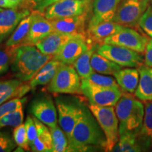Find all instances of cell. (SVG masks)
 <instances>
[{"label": "cell", "instance_id": "1", "mask_svg": "<svg viewBox=\"0 0 152 152\" xmlns=\"http://www.w3.org/2000/svg\"><path fill=\"white\" fill-rule=\"evenodd\" d=\"M68 142V151H89L96 149L105 151V134L89 106L84 104Z\"/></svg>", "mask_w": 152, "mask_h": 152}, {"label": "cell", "instance_id": "2", "mask_svg": "<svg viewBox=\"0 0 152 152\" xmlns=\"http://www.w3.org/2000/svg\"><path fill=\"white\" fill-rule=\"evenodd\" d=\"M53 58V55L43 54L35 45H19L11 66V71L16 78L25 83L30 80Z\"/></svg>", "mask_w": 152, "mask_h": 152}, {"label": "cell", "instance_id": "3", "mask_svg": "<svg viewBox=\"0 0 152 152\" xmlns=\"http://www.w3.org/2000/svg\"><path fill=\"white\" fill-rule=\"evenodd\" d=\"M119 121V134L125 132L139 134L141 130L144 115V105L130 94L125 93L115 108Z\"/></svg>", "mask_w": 152, "mask_h": 152}, {"label": "cell", "instance_id": "4", "mask_svg": "<svg viewBox=\"0 0 152 152\" xmlns=\"http://www.w3.org/2000/svg\"><path fill=\"white\" fill-rule=\"evenodd\" d=\"M106 136V151H112L119 140V121L113 106L89 105Z\"/></svg>", "mask_w": 152, "mask_h": 152}, {"label": "cell", "instance_id": "5", "mask_svg": "<svg viewBox=\"0 0 152 152\" xmlns=\"http://www.w3.org/2000/svg\"><path fill=\"white\" fill-rule=\"evenodd\" d=\"M47 90L57 94H80L81 78L73 66L61 63Z\"/></svg>", "mask_w": 152, "mask_h": 152}, {"label": "cell", "instance_id": "6", "mask_svg": "<svg viewBox=\"0 0 152 152\" xmlns=\"http://www.w3.org/2000/svg\"><path fill=\"white\" fill-rule=\"evenodd\" d=\"M55 101L58 123L69 140L80 115L83 103L77 98L72 96H59Z\"/></svg>", "mask_w": 152, "mask_h": 152}, {"label": "cell", "instance_id": "7", "mask_svg": "<svg viewBox=\"0 0 152 152\" xmlns=\"http://www.w3.org/2000/svg\"><path fill=\"white\" fill-rule=\"evenodd\" d=\"M96 52L121 67L139 68L144 61L141 53L118 45L104 43L97 47Z\"/></svg>", "mask_w": 152, "mask_h": 152}, {"label": "cell", "instance_id": "8", "mask_svg": "<svg viewBox=\"0 0 152 152\" xmlns=\"http://www.w3.org/2000/svg\"><path fill=\"white\" fill-rule=\"evenodd\" d=\"M149 4L150 0H121L112 20L125 27L135 28Z\"/></svg>", "mask_w": 152, "mask_h": 152}, {"label": "cell", "instance_id": "9", "mask_svg": "<svg viewBox=\"0 0 152 152\" xmlns=\"http://www.w3.org/2000/svg\"><path fill=\"white\" fill-rule=\"evenodd\" d=\"M81 90L91 104L102 106H115L123 94L120 87L96 86L83 79H81Z\"/></svg>", "mask_w": 152, "mask_h": 152}, {"label": "cell", "instance_id": "10", "mask_svg": "<svg viewBox=\"0 0 152 152\" xmlns=\"http://www.w3.org/2000/svg\"><path fill=\"white\" fill-rule=\"evenodd\" d=\"M90 0H60L45 9V16L52 20L83 14L88 11Z\"/></svg>", "mask_w": 152, "mask_h": 152}, {"label": "cell", "instance_id": "11", "mask_svg": "<svg viewBox=\"0 0 152 152\" xmlns=\"http://www.w3.org/2000/svg\"><path fill=\"white\" fill-rule=\"evenodd\" d=\"M29 111L49 128L58 125L57 109L50 95L41 94L36 96L30 104Z\"/></svg>", "mask_w": 152, "mask_h": 152}, {"label": "cell", "instance_id": "12", "mask_svg": "<svg viewBox=\"0 0 152 152\" xmlns=\"http://www.w3.org/2000/svg\"><path fill=\"white\" fill-rule=\"evenodd\" d=\"M149 40L134 29L123 26L118 33L106 38L104 43L127 47L142 54L145 52Z\"/></svg>", "mask_w": 152, "mask_h": 152}, {"label": "cell", "instance_id": "13", "mask_svg": "<svg viewBox=\"0 0 152 152\" xmlns=\"http://www.w3.org/2000/svg\"><path fill=\"white\" fill-rule=\"evenodd\" d=\"M90 41L83 34L75 35L62 47L59 52L54 55L53 58L63 64L72 65L83 53L88 49L91 45Z\"/></svg>", "mask_w": 152, "mask_h": 152}, {"label": "cell", "instance_id": "14", "mask_svg": "<svg viewBox=\"0 0 152 152\" xmlns=\"http://www.w3.org/2000/svg\"><path fill=\"white\" fill-rule=\"evenodd\" d=\"M31 13L28 9L10 8L0 11V43L14 33L18 25Z\"/></svg>", "mask_w": 152, "mask_h": 152}, {"label": "cell", "instance_id": "15", "mask_svg": "<svg viewBox=\"0 0 152 152\" xmlns=\"http://www.w3.org/2000/svg\"><path fill=\"white\" fill-rule=\"evenodd\" d=\"M33 13V18L28 37L22 45H35L49 34L54 32L52 21L42 15L40 11Z\"/></svg>", "mask_w": 152, "mask_h": 152}, {"label": "cell", "instance_id": "16", "mask_svg": "<svg viewBox=\"0 0 152 152\" xmlns=\"http://www.w3.org/2000/svg\"><path fill=\"white\" fill-rule=\"evenodd\" d=\"M121 0H94L88 27L113 20Z\"/></svg>", "mask_w": 152, "mask_h": 152}, {"label": "cell", "instance_id": "17", "mask_svg": "<svg viewBox=\"0 0 152 152\" xmlns=\"http://www.w3.org/2000/svg\"><path fill=\"white\" fill-rule=\"evenodd\" d=\"M87 13L79 16L58 18L52 20L54 30L58 33L72 34V35H85V27L87 18Z\"/></svg>", "mask_w": 152, "mask_h": 152}, {"label": "cell", "instance_id": "18", "mask_svg": "<svg viewBox=\"0 0 152 152\" xmlns=\"http://www.w3.org/2000/svg\"><path fill=\"white\" fill-rule=\"evenodd\" d=\"M75 35H77L54 31L36 44L35 46L43 54L54 56Z\"/></svg>", "mask_w": 152, "mask_h": 152}, {"label": "cell", "instance_id": "19", "mask_svg": "<svg viewBox=\"0 0 152 152\" xmlns=\"http://www.w3.org/2000/svg\"><path fill=\"white\" fill-rule=\"evenodd\" d=\"M23 83L17 78L0 81V105L9 99L21 98L29 92L31 90L30 84Z\"/></svg>", "mask_w": 152, "mask_h": 152}, {"label": "cell", "instance_id": "20", "mask_svg": "<svg viewBox=\"0 0 152 152\" xmlns=\"http://www.w3.org/2000/svg\"><path fill=\"white\" fill-rule=\"evenodd\" d=\"M37 130V136L33 144L30 146V149L35 152H53V142L51 131L49 128L33 116Z\"/></svg>", "mask_w": 152, "mask_h": 152}, {"label": "cell", "instance_id": "21", "mask_svg": "<svg viewBox=\"0 0 152 152\" xmlns=\"http://www.w3.org/2000/svg\"><path fill=\"white\" fill-rule=\"evenodd\" d=\"M118 85L125 92L134 93L140 80V72L136 68H125L113 75Z\"/></svg>", "mask_w": 152, "mask_h": 152}, {"label": "cell", "instance_id": "22", "mask_svg": "<svg viewBox=\"0 0 152 152\" xmlns=\"http://www.w3.org/2000/svg\"><path fill=\"white\" fill-rule=\"evenodd\" d=\"M140 80L134 94L142 102L152 100V67L141 66L139 67Z\"/></svg>", "mask_w": 152, "mask_h": 152}, {"label": "cell", "instance_id": "23", "mask_svg": "<svg viewBox=\"0 0 152 152\" xmlns=\"http://www.w3.org/2000/svg\"><path fill=\"white\" fill-rule=\"evenodd\" d=\"M123 27V26L113 22V20L105 21L88 27L87 34L92 40L96 42H104L106 38L118 33Z\"/></svg>", "mask_w": 152, "mask_h": 152}, {"label": "cell", "instance_id": "24", "mask_svg": "<svg viewBox=\"0 0 152 152\" xmlns=\"http://www.w3.org/2000/svg\"><path fill=\"white\" fill-rule=\"evenodd\" d=\"M143 124L139 133V139L146 151L152 150V100L144 102Z\"/></svg>", "mask_w": 152, "mask_h": 152}, {"label": "cell", "instance_id": "25", "mask_svg": "<svg viewBox=\"0 0 152 152\" xmlns=\"http://www.w3.org/2000/svg\"><path fill=\"white\" fill-rule=\"evenodd\" d=\"M61 64V62L54 58L47 62L30 80L29 84L31 89H35L37 86L45 85L50 83Z\"/></svg>", "mask_w": 152, "mask_h": 152}, {"label": "cell", "instance_id": "26", "mask_svg": "<svg viewBox=\"0 0 152 152\" xmlns=\"http://www.w3.org/2000/svg\"><path fill=\"white\" fill-rule=\"evenodd\" d=\"M146 149L139 139V134L125 132L119 134V140L112 151L138 152L145 151Z\"/></svg>", "mask_w": 152, "mask_h": 152}, {"label": "cell", "instance_id": "27", "mask_svg": "<svg viewBox=\"0 0 152 152\" xmlns=\"http://www.w3.org/2000/svg\"><path fill=\"white\" fill-rule=\"evenodd\" d=\"M90 63L93 71L103 75H113L122 68L118 64L95 52L92 55Z\"/></svg>", "mask_w": 152, "mask_h": 152}, {"label": "cell", "instance_id": "28", "mask_svg": "<svg viewBox=\"0 0 152 152\" xmlns=\"http://www.w3.org/2000/svg\"><path fill=\"white\" fill-rule=\"evenodd\" d=\"M33 18V13L25 17L19 23L14 33L11 34L7 41L6 42L5 45L8 47H15L23 44L29 33Z\"/></svg>", "mask_w": 152, "mask_h": 152}, {"label": "cell", "instance_id": "29", "mask_svg": "<svg viewBox=\"0 0 152 152\" xmlns=\"http://www.w3.org/2000/svg\"><path fill=\"white\" fill-rule=\"evenodd\" d=\"M97 45H91L87 50L83 53L77 60L73 64V67L77 72L81 79H85L94 73L92 66H91V57L95 50H96Z\"/></svg>", "mask_w": 152, "mask_h": 152}, {"label": "cell", "instance_id": "30", "mask_svg": "<svg viewBox=\"0 0 152 152\" xmlns=\"http://www.w3.org/2000/svg\"><path fill=\"white\" fill-rule=\"evenodd\" d=\"M52 137L53 152L68 151L69 142L66 133L57 125L55 128H50Z\"/></svg>", "mask_w": 152, "mask_h": 152}, {"label": "cell", "instance_id": "31", "mask_svg": "<svg viewBox=\"0 0 152 152\" xmlns=\"http://www.w3.org/2000/svg\"><path fill=\"white\" fill-rule=\"evenodd\" d=\"M18 46H0V76L7 73L12 64Z\"/></svg>", "mask_w": 152, "mask_h": 152}, {"label": "cell", "instance_id": "32", "mask_svg": "<svg viewBox=\"0 0 152 152\" xmlns=\"http://www.w3.org/2000/svg\"><path fill=\"white\" fill-rule=\"evenodd\" d=\"M23 106H21L16 111L11 112L0 118V128L6 126L16 128L22 124L23 121Z\"/></svg>", "mask_w": 152, "mask_h": 152}, {"label": "cell", "instance_id": "33", "mask_svg": "<svg viewBox=\"0 0 152 152\" xmlns=\"http://www.w3.org/2000/svg\"><path fill=\"white\" fill-rule=\"evenodd\" d=\"M90 84L104 87H119L115 79L110 76H105L102 74L92 73L87 78L83 79Z\"/></svg>", "mask_w": 152, "mask_h": 152}, {"label": "cell", "instance_id": "34", "mask_svg": "<svg viewBox=\"0 0 152 152\" xmlns=\"http://www.w3.org/2000/svg\"><path fill=\"white\" fill-rule=\"evenodd\" d=\"M13 138L18 147H20L24 151H28L29 149L30 146L28 144L27 132H26L25 124L22 123L16 127L13 132Z\"/></svg>", "mask_w": 152, "mask_h": 152}, {"label": "cell", "instance_id": "35", "mask_svg": "<svg viewBox=\"0 0 152 152\" xmlns=\"http://www.w3.org/2000/svg\"><path fill=\"white\" fill-rule=\"evenodd\" d=\"M26 100H27V98L26 97L23 99L14 98L1 104L0 105V118L3 117L4 115L14 111H16L18 108L21 107L25 102H26Z\"/></svg>", "mask_w": 152, "mask_h": 152}, {"label": "cell", "instance_id": "36", "mask_svg": "<svg viewBox=\"0 0 152 152\" xmlns=\"http://www.w3.org/2000/svg\"><path fill=\"white\" fill-rule=\"evenodd\" d=\"M139 26L149 37L152 38V5H149L142 15Z\"/></svg>", "mask_w": 152, "mask_h": 152}, {"label": "cell", "instance_id": "37", "mask_svg": "<svg viewBox=\"0 0 152 152\" xmlns=\"http://www.w3.org/2000/svg\"><path fill=\"white\" fill-rule=\"evenodd\" d=\"M16 144L9 132L0 131V152H10L16 149Z\"/></svg>", "mask_w": 152, "mask_h": 152}, {"label": "cell", "instance_id": "38", "mask_svg": "<svg viewBox=\"0 0 152 152\" xmlns=\"http://www.w3.org/2000/svg\"><path fill=\"white\" fill-rule=\"evenodd\" d=\"M25 127L27 132L28 144H29V146H30L37 136V127H36L35 121L33 118H32L30 115H28L26 118V122H25Z\"/></svg>", "mask_w": 152, "mask_h": 152}, {"label": "cell", "instance_id": "39", "mask_svg": "<svg viewBox=\"0 0 152 152\" xmlns=\"http://www.w3.org/2000/svg\"><path fill=\"white\" fill-rule=\"evenodd\" d=\"M144 64L145 65L152 67V38L148 42L147 47H146Z\"/></svg>", "mask_w": 152, "mask_h": 152}, {"label": "cell", "instance_id": "40", "mask_svg": "<svg viewBox=\"0 0 152 152\" xmlns=\"http://www.w3.org/2000/svg\"><path fill=\"white\" fill-rule=\"evenodd\" d=\"M60 1V0H42V1H39V3H37V4L35 6V8L36 10L42 12L47 8V7H49V5L52 4L53 3L56 2V1Z\"/></svg>", "mask_w": 152, "mask_h": 152}, {"label": "cell", "instance_id": "41", "mask_svg": "<svg viewBox=\"0 0 152 152\" xmlns=\"http://www.w3.org/2000/svg\"><path fill=\"white\" fill-rule=\"evenodd\" d=\"M11 4V8H17L24 0H9Z\"/></svg>", "mask_w": 152, "mask_h": 152}, {"label": "cell", "instance_id": "42", "mask_svg": "<svg viewBox=\"0 0 152 152\" xmlns=\"http://www.w3.org/2000/svg\"><path fill=\"white\" fill-rule=\"evenodd\" d=\"M0 7L2 8L10 9L11 4L9 0H0Z\"/></svg>", "mask_w": 152, "mask_h": 152}, {"label": "cell", "instance_id": "43", "mask_svg": "<svg viewBox=\"0 0 152 152\" xmlns=\"http://www.w3.org/2000/svg\"><path fill=\"white\" fill-rule=\"evenodd\" d=\"M33 1H34V2H36V3H39V1H42V0H33Z\"/></svg>", "mask_w": 152, "mask_h": 152}, {"label": "cell", "instance_id": "44", "mask_svg": "<svg viewBox=\"0 0 152 152\" xmlns=\"http://www.w3.org/2000/svg\"><path fill=\"white\" fill-rule=\"evenodd\" d=\"M150 3H151V5H152V0H150Z\"/></svg>", "mask_w": 152, "mask_h": 152}, {"label": "cell", "instance_id": "45", "mask_svg": "<svg viewBox=\"0 0 152 152\" xmlns=\"http://www.w3.org/2000/svg\"><path fill=\"white\" fill-rule=\"evenodd\" d=\"M2 10H3V9H1V7H0V11H2Z\"/></svg>", "mask_w": 152, "mask_h": 152}]
</instances>
